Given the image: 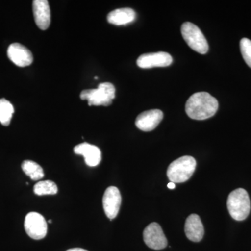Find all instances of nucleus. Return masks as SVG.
<instances>
[{"mask_svg":"<svg viewBox=\"0 0 251 251\" xmlns=\"http://www.w3.org/2000/svg\"><path fill=\"white\" fill-rule=\"evenodd\" d=\"M115 97V87L110 82L99 84L98 88L83 90L80 94V99L87 100L90 106H108L111 105Z\"/></svg>","mask_w":251,"mask_h":251,"instance_id":"4","label":"nucleus"},{"mask_svg":"<svg viewBox=\"0 0 251 251\" xmlns=\"http://www.w3.org/2000/svg\"><path fill=\"white\" fill-rule=\"evenodd\" d=\"M219 109V102L207 92H197L193 94L185 106L186 114L190 118L204 120L214 116Z\"/></svg>","mask_w":251,"mask_h":251,"instance_id":"1","label":"nucleus"},{"mask_svg":"<svg viewBox=\"0 0 251 251\" xmlns=\"http://www.w3.org/2000/svg\"><path fill=\"white\" fill-rule=\"evenodd\" d=\"M241 52L247 65L251 68V41L244 38L240 41Z\"/></svg>","mask_w":251,"mask_h":251,"instance_id":"19","label":"nucleus"},{"mask_svg":"<svg viewBox=\"0 0 251 251\" xmlns=\"http://www.w3.org/2000/svg\"><path fill=\"white\" fill-rule=\"evenodd\" d=\"M7 55L10 60L19 67H28L34 61L31 51L18 43H14L9 46Z\"/></svg>","mask_w":251,"mask_h":251,"instance_id":"10","label":"nucleus"},{"mask_svg":"<svg viewBox=\"0 0 251 251\" xmlns=\"http://www.w3.org/2000/svg\"><path fill=\"white\" fill-rule=\"evenodd\" d=\"M74 152L85 158L86 164L90 167L98 166L101 161V151L98 147L84 143L74 148Z\"/></svg>","mask_w":251,"mask_h":251,"instance_id":"13","label":"nucleus"},{"mask_svg":"<svg viewBox=\"0 0 251 251\" xmlns=\"http://www.w3.org/2000/svg\"><path fill=\"white\" fill-rule=\"evenodd\" d=\"M25 229L31 239L39 240L44 239L47 234V223L41 214L30 212L25 219Z\"/></svg>","mask_w":251,"mask_h":251,"instance_id":"6","label":"nucleus"},{"mask_svg":"<svg viewBox=\"0 0 251 251\" xmlns=\"http://www.w3.org/2000/svg\"><path fill=\"white\" fill-rule=\"evenodd\" d=\"M67 251H88L85 250V249H80V248H74V249H69Z\"/></svg>","mask_w":251,"mask_h":251,"instance_id":"20","label":"nucleus"},{"mask_svg":"<svg viewBox=\"0 0 251 251\" xmlns=\"http://www.w3.org/2000/svg\"><path fill=\"white\" fill-rule=\"evenodd\" d=\"M122 203L121 193L115 186H110L105 190L103 198V206L105 215L110 219L117 217Z\"/></svg>","mask_w":251,"mask_h":251,"instance_id":"8","label":"nucleus"},{"mask_svg":"<svg viewBox=\"0 0 251 251\" xmlns=\"http://www.w3.org/2000/svg\"><path fill=\"white\" fill-rule=\"evenodd\" d=\"M227 209L232 219L244 221L250 214L251 201L245 189L237 188L229 193L227 202Z\"/></svg>","mask_w":251,"mask_h":251,"instance_id":"2","label":"nucleus"},{"mask_svg":"<svg viewBox=\"0 0 251 251\" xmlns=\"http://www.w3.org/2000/svg\"><path fill=\"white\" fill-rule=\"evenodd\" d=\"M49 222L50 223V224H52V220H50V221H49Z\"/></svg>","mask_w":251,"mask_h":251,"instance_id":"22","label":"nucleus"},{"mask_svg":"<svg viewBox=\"0 0 251 251\" xmlns=\"http://www.w3.org/2000/svg\"><path fill=\"white\" fill-rule=\"evenodd\" d=\"M136 18L134 10L130 8H122L109 13L107 20L110 24L115 25H125L133 22Z\"/></svg>","mask_w":251,"mask_h":251,"instance_id":"15","label":"nucleus"},{"mask_svg":"<svg viewBox=\"0 0 251 251\" xmlns=\"http://www.w3.org/2000/svg\"><path fill=\"white\" fill-rule=\"evenodd\" d=\"M173 57L165 52H152L142 54L137 59V64L142 69L153 67H166L173 63Z\"/></svg>","mask_w":251,"mask_h":251,"instance_id":"9","label":"nucleus"},{"mask_svg":"<svg viewBox=\"0 0 251 251\" xmlns=\"http://www.w3.org/2000/svg\"><path fill=\"white\" fill-rule=\"evenodd\" d=\"M196 161L190 156L180 157L171 163L167 176L171 182L183 183L188 181L196 171Z\"/></svg>","mask_w":251,"mask_h":251,"instance_id":"3","label":"nucleus"},{"mask_svg":"<svg viewBox=\"0 0 251 251\" xmlns=\"http://www.w3.org/2000/svg\"><path fill=\"white\" fill-rule=\"evenodd\" d=\"M185 233L189 240L199 242L204 236V226L201 218L197 214H191L187 218L185 224Z\"/></svg>","mask_w":251,"mask_h":251,"instance_id":"14","label":"nucleus"},{"mask_svg":"<svg viewBox=\"0 0 251 251\" xmlns=\"http://www.w3.org/2000/svg\"><path fill=\"white\" fill-rule=\"evenodd\" d=\"M181 34L188 46L200 54H204L209 50V45L202 31L192 23L186 22L181 25Z\"/></svg>","mask_w":251,"mask_h":251,"instance_id":"5","label":"nucleus"},{"mask_svg":"<svg viewBox=\"0 0 251 251\" xmlns=\"http://www.w3.org/2000/svg\"><path fill=\"white\" fill-rule=\"evenodd\" d=\"M14 113V108L9 100L0 99V123L4 126H9Z\"/></svg>","mask_w":251,"mask_h":251,"instance_id":"17","label":"nucleus"},{"mask_svg":"<svg viewBox=\"0 0 251 251\" xmlns=\"http://www.w3.org/2000/svg\"><path fill=\"white\" fill-rule=\"evenodd\" d=\"M168 188L169 189H175V184L173 182H170L169 184H168Z\"/></svg>","mask_w":251,"mask_h":251,"instance_id":"21","label":"nucleus"},{"mask_svg":"<svg viewBox=\"0 0 251 251\" xmlns=\"http://www.w3.org/2000/svg\"><path fill=\"white\" fill-rule=\"evenodd\" d=\"M58 191V188L55 183L50 180L39 181L34 186V192L37 196H46V195H55Z\"/></svg>","mask_w":251,"mask_h":251,"instance_id":"18","label":"nucleus"},{"mask_svg":"<svg viewBox=\"0 0 251 251\" xmlns=\"http://www.w3.org/2000/svg\"><path fill=\"white\" fill-rule=\"evenodd\" d=\"M143 239L146 245L153 250H161L168 246V240L161 226L157 223H151L145 229Z\"/></svg>","mask_w":251,"mask_h":251,"instance_id":"7","label":"nucleus"},{"mask_svg":"<svg viewBox=\"0 0 251 251\" xmlns=\"http://www.w3.org/2000/svg\"><path fill=\"white\" fill-rule=\"evenodd\" d=\"M33 13L37 27L46 30L50 25V9L47 0H34L32 2Z\"/></svg>","mask_w":251,"mask_h":251,"instance_id":"12","label":"nucleus"},{"mask_svg":"<svg viewBox=\"0 0 251 251\" xmlns=\"http://www.w3.org/2000/svg\"><path fill=\"white\" fill-rule=\"evenodd\" d=\"M23 172L34 181H39L44 176V172L40 165L36 162L26 160L22 163Z\"/></svg>","mask_w":251,"mask_h":251,"instance_id":"16","label":"nucleus"},{"mask_svg":"<svg viewBox=\"0 0 251 251\" xmlns=\"http://www.w3.org/2000/svg\"><path fill=\"white\" fill-rule=\"evenodd\" d=\"M163 118V113L161 110H148L140 113L135 120L137 128L143 131H151L156 128Z\"/></svg>","mask_w":251,"mask_h":251,"instance_id":"11","label":"nucleus"}]
</instances>
